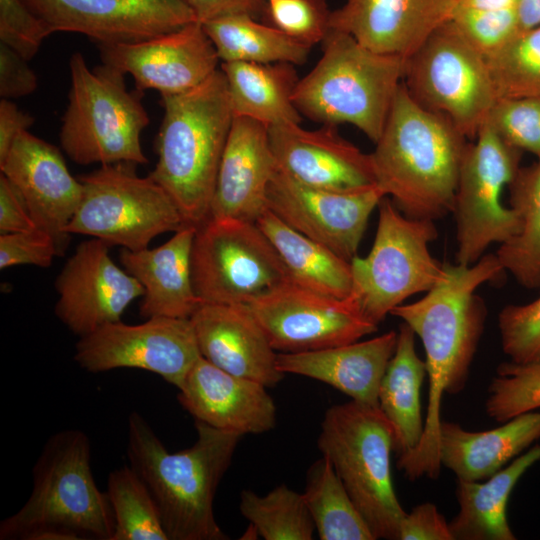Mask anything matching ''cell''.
I'll return each instance as SVG.
<instances>
[{
    "mask_svg": "<svg viewBox=\"0 0 540 540\" xmlns=\"http://www.w3.org/2000/svg\"><path fill=\"white\" fill-rule=\"evenodd\" d=\"M330 14L326 0H266L263 16L270 25L312 47L326 37Z\"/></svg>",
    "mask_w": 540,
    "mask_h": 540,
    "instance_id": "cell-41",
    "label": "cell"
},
{
    "mask_svg": "<svg viewBox=\"0 0 540 540\" xmlns=\"http://www.w3.org/2000/svg\"><path fill=\"white\" fill-rule=\"evenodd\" d=\"M454 0H346L331 11L329 29L351 35L364 47L409 59L451 20Z\"/></svg>",
    "mask_w": 540,
    "mask_h": 540,
    "instance_id": "cell-22",
    "label": "cell"
},
{
    "mask_svg": "<svg viewBox=\"0 0 540 540\" xmlns=\"http://www.w3.org/2000/svg\"><path fill=\"white\" fill-rule=\"evenodd\" d=\"M375 144V182L401 213L434 221L452 211L467 138L415 101L403 82Z\"/></svg>",
    "mask_w": 540,
    "mask_h": 540,
    "instance_id": "cell-2",
    "label": "cell"
},
{
    "mask_svg": "<svg viewBox=\"0 0 540 540\" xmlns=\"http://www.w3.org/2000/svg\"><path fill=\"white\" fill-rule=\"evenodd\" d=\"M55 32H74L96 44L130 43L198 21L185 0H23Z\"/></svg>",
    "mask_w": 540,
    "mask_h": 540,
    "instance_id": "cell-17",
    "label": "cell"
},
{
    "mask_svg": "<svg viewBox=\"0 0 540 540\" xmlns=\"http://www.w3.org/2000/svg\"><path fill=\"white\" fill-rule=\"evenodd\" d=\"M403 83L424 108L474 140L496 102L485 58L449 20L407 60Z\"/></svg>",
    "mask_w": 540,
    "mask_h": 540,
    "instance_id": "cell-12",
    "label": "cell"
},
{
    "mask_svg": "<svg viewBox=\"0 0 540 540\" xmlns=\"http://www.w3.org/2000/svg\"><path fill=\"white\" fill-rule=\"evenodd\" d=\"M234 116L265 124H300L292 101L299 81L290 63L222 62Z\"/></svg>",
    "mask_w": 540,
    "mask_h": 540,
    "instance_id": "cell-31",
    "label": "cell"
},
{
    "mask_svg": "<svg viewBox=\"0 0 540 540\" xmlns=\"http://www.w3.org/2000/svg\"><path fill=\"white\" fill-rule=\"evenodd\" d=\"M488 392L486 413L500 423L540 408V363L500 364Z\"/></svg>",
    "mask_w": 540,
    "mask_h": 540,
    "instance_id": "cell-39",
    "label": "cell"
},
{
    "mask_svg": "<svg viewBox=\"0 0 540 540\" xmlns=\"http://www.w3.org/2000/svg\"><path fill=\"white\" fill-rule=\"evenodd\" d=\"M34 123V118L22 111L11 100H0V162L3 161L11 149L15 139L27 131Z\"/></svg>",
    "mask_w": 540,
    "mask_h": 540,
    "instance_id": "cell-50",
    "label": "cell"
},
{
    "mask_svg": "<svg viewBox=\"0 0 540 540\" xmlns=\"http://www.w3.org/2000/svg\"><path fill=\"white\" fill-rule=\"evenodd\" d=\"M23 199L11 182L0 175V232L17 233L37 229Z\"/></svg>",
    "mask_w": 540,
    "mask_h": 540,
    "instance_id": "cell-48",
    "label": "cell"
},
{
    "mask_svg": "<svg viewBox=\"0 0 540 540\" xmlns=\"http://www.w3.org/2000/svg\"><path fill=\"white\" fill-rule=\"evenodd\" d=\"M110 246L97 238L81 242L56 279L55 314L79 337L120 321L128 305L144 295L139 281L111 259Z\"/></svg>",
    "mask_w": 540,
    "mask_h": 540,
    "instance_id": "cell-18",
    "label": "cell"
},
{
    "mask_svg": "<svg viewBox=\"0 0 540 540\" xmlns=\"http://www.w3.org/2000/svg\"><path fill=\"white\" fill-rule=\"evenodd\" d=\"M157 163L148 175L176 204L186 226L208 217L234 114L221 69L195 88L161 95Z\"/></svg>",
    "mask_w": 540,
    "mask_h": 540,
    "instance_id": "cell-4",
    "label": "cell"
},
{
    "mask_svg": "<svg viewBox=\"0 0 540 540\" xmlns=\"http://www.w3.org/2000/svg\"><path fill=\"white\" fill-rule=\"evenodd\" d=\"M275 168L268 127L247 117L234 116L208 218L256 222L267 210V189Z\"/></svg>",
    "mask_w": 540,
    "mask_h": 540,
    "instance_id": "cell-25",
    "label": "cell"
},
{
    "mask_svg": "<svg viewBox=\"0 0 540 540\" xmlns=\"http://www.w3.org/2000/svg\"><path fill=\"white\" fill-rule=\"evenodd\" d=\"M203 358L233 375L274 387L285 376L247 305L201 303L190 317Z\"/></svg>",
    "mask_w": 540,
    "mask_h": 540,
    "instance_id": "cell-24",
    "label": "cell"
},
{
    "mask_svg": "<svg viewBox=\"0 0 540 540\" xmlns=\"http://www.w3.org/2000/svg\"><path fill=\"white\" fill-rule=\"evenodd\" d=\"M49 35L51 32L23 0H0V42L30 60Z\"/></svg>",
    "mask_w": 540,
    "mask_h": 540,
    "instance_id": "cell-44",
    "label": "cell"
},
{
    "mask_svg": "<svg viewBox=\"0 0 540 540\" xmlns=\"http://www.w3.org/2000/svg\"><path fill=\"white\" fill-rule=\"evenodd\" d=\"M268 138L276 167L301 183L331 190L376 184L370 154L341 137L336 126L273 125Z\"/></svg>",
    "mask_w": 540,
    "mask_h": 540,
    "instance_id": "cell-21",
    "label": "cell"
},
{
    "mask_svg": "<svg viewBox=\"0 0 540 540\" xmlns=\"http://www.w3.org/2000/svg\"><path fill=\"white\" fill-rule=\"evenodd\" d=\"M61 255L55 238L42 229L0 236V268L17 265L49 267Z\"/></svg>",
    "mask_w": 540,
    "mask_h": 540,
    "instance_id": "cell-45",
    "label": "cell"
},
{
    "mask_svg": "<svg viewBox=\"0 0 540 540\" xmlns=\"http://www.w3.org/2000/svg\"><path fill=\"white\" fill-rule=\"evenodd\" d=\"M3 174L23 199L37 227L56 240L61 255L67 226L81 202L82 182L69 172L60 150L28 130L15 139L5 159Z\"/></svg>",
    "mask_w": 540,
    "mask_h": 540,
    "instance_id": "cell-20",
    "label": "cell"
},
{
    "mask_svg": "<svg viewBox=\"0 0 540 540\" xmlns=\"http://www.w3.org/2000/svg\"><path fill=\"white\" fill-rule=\"evenodd\" d=\"M102 63L135 81L136 89L160 95L191 90L208 79L220 61L200 21L149 39L97 44Z\"/></svg>",
    "mask_w": 540,
    "mask_h": 540,
    "instance_id": "cell-19",
    "label": "cell"
},
{
    "mask_svg": "<svg viewBox=\"0 0 540 540\" xmlns=\"http://www.w3.org/2000/svg\"><path fill=\"white\" fill-rule=\"evenodd\" d=\"M425 376L426 365L417 354L415 333L403 322L378 393L379 407L394 430V452L398 458L415 449L423 435L420 391Z\"/></svg>",
    "mask_w": 540,
    "mask_h": 540,
    "instance_id": "cell-30",
    "label": "cell"
},
{
    "mask_svg": "<svg viewBox=\"0 0 540 540\" xmlns=\"http://www.w3.org/2000/svg\"><path fill=\"white\" fill-rule=\"evenodd\" d=\"M378 208L370 252L350 261L352 289L348 296L376 325L407 298L430 290L443 273V264L428 248L438 235L434 221L405 216L387 196Z\"/></svg>",
    "mask_w": 540,
    "mask_h": 540,
    "instance_id": "cell-9",
    "label": "cell"
},
{
    "mask_svg": "<svg viewBox=\"0 0 540 540\" xmlns=\"http://www.w3.org/2000/svg\"><path fill=\"white\" fill-rule=\"evenodd\" d=\"M195 428V443L170 453L147 421L132 412L128 459L155 500L168 540H226L214 516V497L242 435L199 421Z\"/></svg>",
    "mask_w": 540,
    "mask_h": 540,
    "instance_id": "cell-3",
    "label": "cell"
},
{
    "mask_svg": "<svg viewBox=\"0 0 540 540\" xmlns=\"http://www.w3.org/2000/svg\"><path fill=\"white\" fill-rule=\"evenodd\" d=\"M519 153L488 121L467 144L451 211L456 221V263H476L491 244H502L518 231V216L503 205L501 196L519 170Z\"/></svg>",
    "mask_w": 540,
    "mask_h": 540,
    "instance_id": "cell-13",
    "label": "cell"
},
{
    "mask_svg": "<svg viewBox=\"0 0 540 540\" xmlns=\"http://www.w3.org/2000/svg\"><path fill=\"white\" fill-rule=\"evenodd\" d=\"M303 495L321 540H375L326 457L310 466Z\"/></svg>",
    "mask_w": 540,
    "mask_h": 540,
    "instance_id": "cell-35",
    "label": "cell"
},
{
    "mask_svg": "<svg viewBox=\"0 0 540 540\" xmlns=\"http://www.w3.org/2000/svg\"><path fill=\"white\" fill-rule=\"evenodd\" d=\"M177 399L195 421L240 435L276 425V406L266 386L228 373L202 356L178 388Z\"/></svg>",
    "mask_w": 540,
    "mask_h": 540,
    "instance_id": "cell-23",
    "label": "cell"
},
{
    "mask_svg": "<svg viewBox=\"0 0 540 540\" xmlns=\"http://www.w3.org/2000/svg\"><path fill=\"white\" fill-rule=\"evenodd\" d=\"M485 60L496 100L540 98V25L520 30Z\"/></svg>",
    "mask_w": 540,
    "mask_h": 540,
    "instance_id": "cell-38",
    "label": "cell"
},
{
    "mask_svg": "<svg viewBox=\"0 0 540 540\" xmlns=\"http://www.w3.org/2000/svg\"><path fill=\"white\" fill-rule=\"evenodd\" d=\"M398 540H454L449 522L433 503L415 506L403 517Z\"/></svg>",
    "mask_w": 540,
    "mask_h": 540,
    "instance_id": "cell-47",
    "label": "cell"
},
{
    "mask_svg": "<svg viewBox=\"0 0 540 540\" xmlns=\"http://www.w3.org/2000/svg\"><path fill=\"white\" fill-rule=\"evenodd\" d=\"M83 194L67 233L82 234L131 251L147 248L152 239L185 227L176 204L136 165H101L81 176Z\"/></svg>",
    "mask_w": 540,
    "mask_h": 540,
    "instance_id": "cell-10",
    "label": "cell"
},
{
    "mask_svg": "<svg viewBox=\"0 0 540 540\" xmlns=\"http://www.w3.org/2000/svg\"><path fill=\"white\" fill-rule=\"evenodd\" d=\"M191 273L202 303L248 305L290 282L277 250L255 222L207 218L196 227Z\"/></svg>",
    "mask_w": 540,
    "mask_h": 540,
    "instance_id": "cell-11",
    "label": "cell"
},
{
    "mask_svg": "<svg viewBox=\"0 0 540 540\" xmlns=\"http://www.w3.org/2000/svg\"><path fill=\"white\" fill-rule=\"evenodd\" d=\"M510 207L518 216L519 228L514 236L500 244L496 255L504 270L522 286L540 287V158L532 165L519 168L508 186Z\"/></svg>",
    "mask_w": 540,
    "mask_h": 540,
    "instance_id": "cell-34",
    "label": "cell"
},
{
    "mask_svg": "<svg viewBox=\"0 0 540 540\" xmlns=\"http://www.w3.org/2000/svg\"><path fill=\"white\" fill-rule=\"evenodd\" d=\"M195 230L194 226H185L153 249L121 250L122 266L144 288L141 316L190 318L202 303L195 293L191 273Z\"/></svg>",
    "mask_w": 540,
    "mask_h": 540,
    "instance_id": "cell-27",
    "label": "cell"
},
{
    "mask_svg": "<svg viewBox=\"0 0 540 540\" xmlns=\"http://www.w3.org/2000/svg\"><path fill=\"white\" fill-rule=\"evenodd\" d=\"M28 61L16 50L0 42V96L13 99L33 93L38 78Z\"/></svg>",
    "mask_w": 540,
    "mask_h": 540,
    "instance_id": "cell-46",
    "label": "cell"
},
{
    "mask_svg": "<svg viewBox=\"0 0 540 540\" xmlns=\"http://www.w3.org/2000/svg\"><path fill=\"white\" fill-rule=\"evenodd\" d=\"M503 352L516 364L540 363V297L524 305H507L499 313Z\"/></svg>",
    "mask_w": 540,
    "mask_h": 540,
    "instance_id": "cell-43",
    "label": "cell"
},
{
    "mask_svg": "<svg viewBox=\"0 0 540 540\" xmlns=\"http://www.w3.org/2000/svg\"><path fill=\"white\" fill-rule=\"evenodd\" d=\"M248 308L279 353L319 350L359 341L377 331L350 298L339 299L287 282Z\"/></svg>",
    "mask_w": 540,
    "mask_h": 540,
    "instance_id": "cell-15",
    "label": "cell"
},
{
    "mask_svg": "<svg viewBox=\"0 0 540 540\" xmlns=\"http://www.w3.org/2000/svg\"><path fill=\"white\" fill-rule=\"evenodd\" d=\"M70 89L62 117L59 141L75 163L100 165L148 162L141 134L149 115L140 91L127 89L120 70L102 63L92 70L84 56L69 59Z\"/></svg>",
    "mask_w": 540,
    "mask_h": 540,
    "instance_id": "cell-7",
    "label": "cell"
},
{
    "mask_svg": "<svg viewBox=\"0 0 540 540\" xmlns=\"http://www.w3.org/2000/svg\"><path fill=\"white\" fill-rule=\"evenodd\" d=\"M397 344V332L329 348L278 353L277 368L328 384L351 400L379 406L378 393Z\"/></svg>",
    "mask_w": 540,
    "mask_h": 540,
    "instance_id": "cell-26",
    "label": "cell"
},
{
    "mask_svg": "<svg viewBox=\"0 0 540 540\" xmlns=\"http://www.w3.org/2000/svg\"><path fill=\"white\" fill-rule=\"evenodd\" d=\"M196 18L205 22L217 17L245 13L255 18L264 14L266 0H185Z\"/></svg>",
    "mask_w": 540,
    "mask_h": 540,
    "instance_id": "cell-49",
    "label": "cell"
},
{
    "mask_svg": "<svg viewBox=\"0 0 540 540\" xmlns=\"http://www.w3.org/2000/svg\"><path fill=\"white\" fill-rule=\"evenodd\" d=\"M322 50L318 63L293 91L295 107L323 125L351 124L376 143L403 82L407 59L374 52L334 29L322 41Z\"/></svg>",
    "mask_w": 540,
    "mask_h": 540,
    "instance_id": "cell-5",
    "label": "cell"
},
{
    "mask_svg": "<svg viewBox=\"0 0 540 540\" xmlns=\"http://www.w3.org/2000/svg\"><path fill=\"white\" fill-rule=\"evenodd\" d=\"M255 223L280 255L290 282L339 299L350 295V261L299 233L268 209Z\"/></svg>",
    "mask_w": 540,
    "mask_h": 540,
    "instance_id": "cell-32",
    "label": "cell"
},
{
    "mask_svg": "<svg viewBox=\"0 0 540 540\" xmlns=\"http://www.w3.org/2000/svg\"><path fill=\"white\" fill-rule=\"evenodd\" d=\"M540 438V412L515 416L486 431H469L458 423L442 421L439 433L441 465L457 480L482 481Z\"/></svg>",
    "mask_w": 540,
    "mask_h": 540,
    "instance_id": "cell-28",
    "label": "cell"
},
{
    "mask_svg": "<svg viewBox=\"0 0 540 540\" xmlns=\"http://www.w3.org/2000/svg\"><path fill=\"white\" fill-rule=\"evenodd\" d=\"M487 121L509 145L540 158V98L496 100Z\"/></svg>",
    "mask_w": 540,
    "mask_h": 540,
    "instance_id": "cell-42",
    "label": "cell"
},
{
    "mask_svg": "<svg viewBox=\"0 0 540 540\" xmlns=\"http://www.w3.org/2000/svg\"><path fill=\"white\" fill-rule=\"evenodd\" d=\"M90 460V440L83 431L53 434L34 465L30 497L1 521L0 539L29 540L36 532L58 529L81 540H112L113 510L95 483Z\"/></svg>",
    "mask_w": 540,
    "mask_h": 540,
    "instance_id": "cell-6",
    "label": "cell"
},
{
    "mask_svg": "<svg viewBox=\"0 0 540 540\" xmlns=\"http://www.w3.org/2000/svg\"><path fill=\"white\" fill-rule=\"evenodd\" d=\"M317 445L332 464L375 539L398 540L406 512L394 490V430L379 406L349 401L330 407Z\"/></svg>",
    "mask_w": 540,
    "mask_h": 540,
    "instance_id": "cell-8",
    "label": "cell"
},
{
    "mask_svg": "<svg viewBox=\"0 0 540 540\" xmlns=\"http://www.w3.org/2000/svg\"><path fill=\"white\" fill-rule=\"evenodd\" d=\"M517 11L521 29L540 25V0H519Z\"/></svg>",
    "mask_w": 540,
    "mask_h": 540,
    "instance_id": "cell-52",
    "label": "cell"
},
{
    "mask_svg": "<svg viewBox=\"0 0 540 540\" xmlns=\"http://www.w3.org/2000/svg\"><path fill=\"white\" fill-rule=\"evenodd\" d=\"M504 271L496 254H484L472 265L443 263L440 279L421 299L390 312L411 327L426 354L429 390L423 435L415 449L397 460L410 480L437 479L440 474L442 398L464 390L484 330L487 308L476 291Z\"/></svg>",
    "mask_w": 540,
    "mask_h": 540,
    "instance_id": "cell-1",
    "label": "cell"
},
{
    "mask_svg": "<svg viewBox=\"0 0 540 540\" xmlns=\"http://www.w3.org/2000/svg\"><path fill=\"white\" fill-rule=\"evenodd\" d=\"M540 460V445L517 457L486 481L457 480V515L449 522L455 540H514L506 517L511 492L524 472Z\"/></svg>",
    "mask_w": 540,
    "mask_h": 540,
    "instance_id": "cell-29",
    "label": "cell"
},
{
    "mask_svg": "<svg viewBox=\"0 0 540 540\" xmlns=\"http://www.w3.org/2000/svg\"><path fill=\"white\" fill-rule=\"evenodd\" d=\"M245 14H230L203 22L222 62L290 63L307 61L311 47L270 24Z\"/></svg>",
    "mask_w": 540,
    "mask_h": 540,
    "instance_id": "cell-33",
    "label": "cell"
},
{
    "mask_svg": "<svg viewBox=\"0 0 540 540\" xmlns=\"http://www.w3.org/2000/svg\"><path fill=\"white\" fill-rule=\"evenodd\" d=\"M240 511L265 540L313 539L315 525L304 495L285 484L264 496L243 490Z\"/></svg>",
    "mask_w": 540,
    "mask_h": 540,
    "instance_id": "cell-37",
    "label": "cell"
},
{
    "mask_svg": "<svg viewBox=\"0 0 540 540\" xmlns=\"http://www.w3.org/2000/svg\"><path fill=\"white\" fill-rule=\"evenodd\" d=\"M455 9L500 10L518 8L519 0H454Z\"/></svg>",
    "mask_w": 540,
    "mask_h": 540,
    "instance_id": "cell-51",
    "label": "cell"
},
{
    "mask_svg": "<svg viewBox=\"0 0 540 540\" xmlns=\"http://www.w3.org/2000/svg\"><path fill=\"white\" fill-rule=\"evenodd\" d=\"M106 493L115 518L112 540H168L154 498L130 465L109 473Z\"/></svg>",
    "mask_w": 540,
    "mask_h": 540,
    "instance_id": "cell-36",
    "label": "cell"
},
{
    "mask_svg": "<svg viewBox=\"0 0 540 540\" xmlns=\"http://www.w3.org/2000/svg\"><path fill=\"white\" fill-rule=\"evenodd\" d=\"M451 22L484 58L495 53L522 30L518 11L515 8L455 9Z\"/></svg>",
    "mask_w": 540,
    "mask_h": 540,
    "instance_id": "cell-40",
    "label": "cell"
},
{
    "mask_svg": "<svg viewBox=\"0 0 540 540\" xmlns=\"http://www.w3.org/2000/svg\"><path fill=\"white\" fill-rule=\"evenodd\" d=\"M200 357L190 318L172 317H150L136 325L106 324L79 337L74 354L88 372L143 369L177 388Z\"/></svg>",
    "mask_w": 540,
    "mask_h": 540,
    "instance_id": "cell-14",
    "label": "cell"
},
{
    "mask_svg": "<svg viewBox=\"0 0 540 540\" xmlns=\"http://www.w3.org/2000/svg\"><path fill=\"white\" fill-rule=\"evenodd\" d=\"M384 197L377 184L324 189L301 183L276 167L267 189V209L299 233L351 261L372 211Z\"/></svg>",
    "mask_w": 540,
    "mask_h": 540,
    "instance_id": "cell-16",
    "label": "cell"
}]
</instances>
